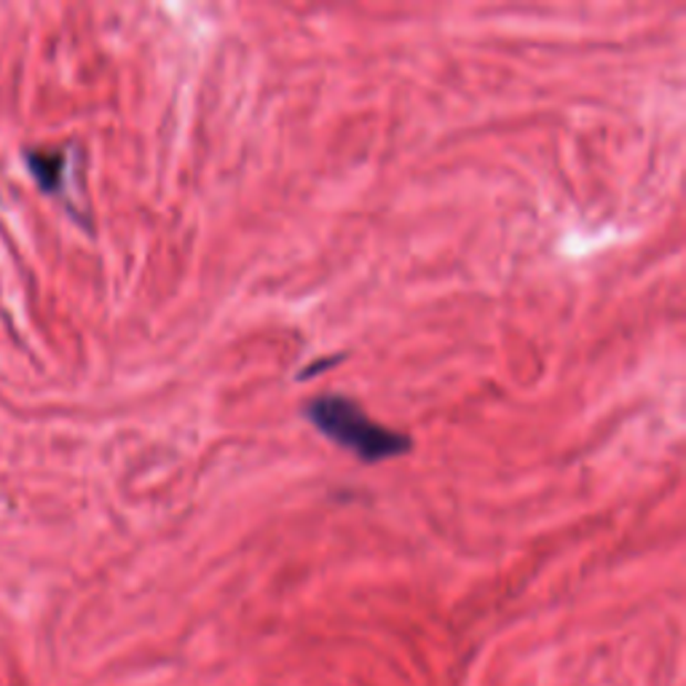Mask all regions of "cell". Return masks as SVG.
<instances>
[{
	"instance_id": "7a4b0ae2",
	"label": "cell",
	"mask_w": 686,
	"mask_h": 686,
	"mask_svg": "<svg viewBox=\"0 0 686 686\" xmlns=\"http://www.w3.org/2000/svg\"><path fill=\"white\" fill-rule=\"evenodd\" d=\"M24 164H28L30 175L38 183V188L43 194L56 196L67 205L70 212H73V205H70V172H73V154L65 148H28L24 150Z\"/></svg>"
},
{
	"instance_id": "6da1fadb",
	"label": "cell",
	"mask_w": 686,
	"mask_h": 686,
	"mask_svg": "<svg viewBox=\"0 0 686 686\" xmlns=\"http://www.w3.org/2000/svg\"><path fill=\"white\" fill-rule=\"evenodd\" d=\"M303 416L314 424L320 435H325L330 443L349 450L365 464H378L399 459L410 454L413 440L403 432L381 427L367 416L365 408H360L352 397L343 395H320L309 399Z\"/></svg>"
}]
</instances>
